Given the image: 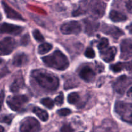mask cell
<instances>
[{
	"label": "cell",
	"instance_id": "cell-16",
	"mask_svg": "<svg viewBox=\"0 0 132 132\" xmlns=\"http://www.w3.org/2000/svg\"><path fill=\"white\" fill-rule=\"evenodd\" d=\"M2 6L4 9L5 14H6V17L10 19H18V20L24 21V19H23V17L20 15L18 12H17L15 10L10 8L7 4L4 1H2Z\"/></svg>",
	"mask_w": 132,
	"mask_h": 132
},
{
	"label": "cell",
	"instance_id": "cell-14",
	"mask_svg": "<svg viewBox=\"0 0 132 132\" xmlns=\"http://www.w3.org/2000/svg\"><path fill=\"white\" fill-rule=\"evenodd\" d=\"M79 76L82 79L86 82H90L95 80V73L94 71L88 66H85L79 72Z\"/></svg>",
	"mask_w": 132,
	"mask_h": 132
},
{
	"label": "cell",
	"instance_id": "cell-37",
	"mask_svg": "<svg viewBox=\"0 0 132 132\" xmlns=\"http://www.w3.org/2000/svg\"><path fill=\"white\" fill-rule=\"evenodd\" d=\"M127 95L130 97H132V87L130 88L127 92Z\"/></svg>",
	"mask_w": 132,
	"mask_h": 132
},
{
	"label": "cell",
	"instance_id": "cell-13",
	"mask_svg": "<svg viewBox=\"0 0 132 132\" xmlns=\"http://www.w3.org/2000/svg\"><path fill=\"white\" fill-rule=\"evenodd\" d=\"M101 31L106 34L110 35L115 39H118L124 34V32L120 28L112 25L103 24Z\"/></svg>",
	"mask_w": 132,
	"mask_h": 132
},
{
	"label": "cell",
	"instance_id": "cell-29",
	"mask_svg": "<svg viewBox=\"0 0 132 132\" xmlns=\"http://www.w3.org/2000/svg\"><path fill=\"white\" fill-rule=\"evenodd\" d=\"M63 101H64V95L63 93H61L55 99V103L57 106H61L63 104Z\"/></svg>",
	"mask_w": 132,
	"mask_h": 132
},
{
	"label": "cell",
	"instance_id": "cell-7",
	"mask_svg": "<svg viewBox=\"0 0 132 132\" xmlns=\"http://www.w3.org/2000/svg\"><path fill=\"white\" fill-rule=\"evenodd\" d=\"M81 24L76 21L67 22L61 27V32L63 34H78L81 32Z\"/></svg>",
	"mask_w": 132,
	"mask_h": 132
},
{
	"label": "cell",
	"instance_id": "cell-17",
	"mask_svg": "<svg viewBox=\"0 0 132 132\" xmlns=\"http://www.w3.org/2000/svg\"><path fill=\"white\" fill-rule=\"evenodd\" d=\"M28 62V57L24 53L18 54L14 57L12 60V64L15 67H22Z\"/></svg>",
	"mask_w": 132,
	"mask_h": 132
},
{
	"label": "cell",
	"instance_id": "cell-11",
	"mask_svg": "<svg viewBox=\"0 0 132 132\" xmlns=\"http://www.w3.org/2000/svg\"><path fill=\"white\" fill-rule=\"evenodd\" d=\"M130 83V80L126 76H122L117 79L113 85V88L118 94H123Z\"/></svg>",
	"mask_w": 132,
	"mask_h": 132
},
{
	"label": "cell",
	"instance_id": "cell-18",
	"mask_svg": "<svg viewBox=\"0 0 132 132\" xmlns=\"http://www.w3.org/2000/svg\"><path fill=\"white\" fill-rule=\"evenodd\" d=\"M110 18L111 20L114 22H121L126 21L127 17L125 14L117 11V10H112L110 13Z\"/></svg>",
	"mask_w": 132,
	"mask_h": 132
},
{
	"label": "cell",
	"instance_id": "cell-23",
	"mask_svg": "<svg viewBox=\"0 0 132 132\" xmlns=\"http://www.w3.org/2000/svg\"><path fill=\"white\" fill-rule=\"evenodd\" d=\"M125 68H126V63H117L115 64H112L110 67V69L116 73L121 72Z\"/></svg>",
	"mask_w": 132,
	"mask_h": 132
},
{
	"label": "cell",
	"instance_id": "cell-27",
	"mask_svg": "<svg viewBox=\"0 0 132 132\" xmlns=\"http://www.w3.org/2000/svg\"><path fill=\"white\" fill-rule=\"evenodd\" d=\"M33 36L35 39L37 40V41H43L44 40L43 36L41 34V32L38 30L36 29L33 31Z\"/></svg>",
	"mask_w": 132,
	"mask_h": 132
},
{
	"label": "cell",
	"instance_id": "cell-19",
	"mask_svg": "<svg viewBox=\"0 0 132 132\" xmlns=\"http://www.w3.org/2000/svg\"><path fill=\"white\" fill-rule=\"evenodd\" d=\"M24 86V82L23 79L22 77H18L16 79H15V81L13 82V83L10 86V91L12 92H17L20 89L23 88Z\"/></svg>",
	"mask_w": 132,
	"mask_h": 132
},
{
	"label": "cell",
	"instance_id": "cell-8",
	"mask_svg": "<svg viewBox=\"0 0 132 132\" xmlns=\"http://www.w3.org/2000/svg\"><path fill=\"white\" fill-rule=\"evenodd\" d=\"M15 40L11 37H6L0 41V55H6L10 54L15 47Z\"/></svg>",
	"mask_w": 132,
	"mask_h": 132
},
{
	"label": "cell",
	"instance_id": "cell-12",
	"mask_svg": "<svg viewBox=\"0 0 132 132\" xmlns=\"http://www.w3.org/2000/svg\"><path fill=\"white\" fill-rule=\"evenodd\" d=\"M23 28L19 26L9 24V23H3L0 25V33L11 34L13 35H18L21 33Z\"/></svg>",
	"mask_w": 132,
	"mask_h": 132
},
{
	"label": "cell",
	"instance_id": "cell-21",
	"mask_svg": "<svg viewBox=\"0 0 132 132\" xmlns=\"http://www.w3.org/2000/svg\"><path fill=\"white\" fill-rule=\"evenodd\" d=\"M52 48V45L48 43H45L40 45L38 48V53L39 54H45Z\"/></svg>",
	"mask_w": 132,
	"mask_h": 132
},
{
	"label": "cell",
	"instance_id": "cell-34",
	"mask_svg": "<svg viewBox=\"0 0 132 132\" xmlns=\"http://www.w3.org/2000/svg\"><path fill=\"white\" fill-rule=\"evenodd\" d=\"M4 98H5V93L3 91H1L0 92V111L1 110V107H2L3 103Z\"/></svg>",
	"mask_w": 132,
	"mask_h": 132
},
{
	"label": "cell",
	"instance_id": "cell-31",
	"mask_svg": "<svg viewBox=\"0 0 132 132\" xmlns=\"http://www.w3.org/2000/svg\"><path fill=\"white\" fill-rule=\"evenodd\" d=\"M30 41V37L29 35L28 34H25L21 39V45H23V46H27L28 43H29Z\"/></svg>",
	"mask_w": 132,
	"mask_h": 132
},
{
	"label": "cell",
	"instance_id": "cell-35",
	"mask_svg": "<svg viewBox=\"0 0 132 132\" xmlns=\"http://www.w3.org/2000/svg\"><path fill=\"white\" fill-rule=\"evenodd\" d=\"M126 68L128 71H129L130 73H132V61L126 63V68Z\"/></svg>",
	"mask_w": 132,
	"mask_h": 132
},
{
	"label": "cell",
	"instance_id": "cell-38",
	"mask_svg": "<svg viewBox=\"0 0 132 132\" xmlns=\"http://www.w3.org/2000/svg\"><path fill=\"white\" fill-rule=\"evenodd\" d=\"M4 131L3 127H2V126H0V132H1V131Z\"/></svg>",
	"mask_w": 132,
	"mask_h": 132
},
{
	"label": "cell",
	"instance_id": "cell-24",
	"mask_svg": "<svg viewBox=\"0 0 132 132\" xmlns=\"http://www.w3.org/2000/svg\"><path fill=\"white\" fill-rule=\"evenodd\" d=\"M13 118H14L13 115H4V116H1L0 117V122L10 125L12 121Z\"/></svg>",
	"mask_w": 132,
	"mask_h": 132
},
{
	"label": "cell",
	"instance_id": "cell-10",
	"mask_svg": "<svg viewBox=\"0 0 132 132\" xmlns=\"http://www.w3.org/2000/svg\"><path fill=\"white\" fill-rule=\"evenodd\" d=\"M121 58L128 59L132 57V40L126 39L122 41L121 45Z\"/></svg>",
	"mask_w": 132,
	"mask_h": 132
},
{
	"label": "cell",
	"instance_id": "cell-26",
	"mask_svg": "<svg viewBox=\"0 0 132 132\" xmlns=\"http://www.w3.org/2000/svg\"><path fill=\"white\" fill-rule=\"evenodd\" d=\"M108 44H109V42H108V40L106 38L101 39L99 45H98V48L100 50H104V49L108 47Z\"/></svg>",
	"mask_w": 132,
	"mask_h": 132
},
{
	"label": "cell",
	"instance_id": "cell-36",
	"mask_svg": "<svg viewBox=\"0 0 132 132\" xmlns=\"http://www.w3.org/2000/svg\"><path fill=\"white\" fill-rule=\"evenodd\" d=\"M126 28H127L128 30L129 31V32L132 34V23H131L130 25L127 26V27H126Z\"/></svg>",
	"mask_w": 132,
	"mask_h": 132
},
{
	"label": "cell",
	"instance_id": "cell-1",
	"mask_svg": "<svg viewBox=\"0 0 132 132\" xmlns=\"http://www.w3.org/2000/svg\"><path fill=\"white\" fill-rule=\"evenodd\" d=\"M106 5L101 0H85L80 4L77 9L72 12L73 16H79L89 14L92 17L99 18L104 15Z\"/></svg>",
	"mask_w": 132,
	"mask_h": 132
},
{
	"label": "cell",
	"instance_id": "cell-5",
	"mask_svg": "<svg viewBox=\"0 0 132 132\" xmlns=\"http://www.w3.org/2000/svg\"><path fill=\"white\" fill-rule=\"evenodd\" d=\"M28 101V98L24 95H14L8 97L6 103L9 108L14 111L19 112L22 110L24 104Z\"/></svg>",
	"mask_w": 132,
	"mask_h": 132
},
{
	"label": "cell",
	"instance_id": "cell-39",
	"mask_svg": "<svg viewBox=\"0 0 132 132\" xmlns=\"http://www.w3.org/2000/svg\"><path fill=\"white\" fill-rule=\"evenodd\" d=\"M3 62V59H0V64H1V63H2Z\"/></svg>",
	"mask_w": 132,
	"mask_h": 132
},
{
	"label": "cell",
	"instance_id": "cell-30",
	"mask_svg": "<svg viewBox=\"0 0 132 132\" xmlns=\"http://www.w3.org/2000/svg\"><path fill=\"white\" fill-rule=\"evenodd\" d=\"M71 110L68 108H63L57 111V113L61 116H67L71 113Z\"/></svg>",
	"mask_w": 132,
	"mask_h": 132
},
{
	"label": "cell",
	"instance_id": "cell-25",
	"mask_svg": "<svg viewBox=\"0 0 132 132\" xmlns=\"http://www.w3.org/2000/svg\"><path fill=\"white\" fill-rule=\"evenodd\" d=\"M41 103L43 105L47 107L49 109H52V108H54V103L50 98H45V99H43L41 101Z\"/></svg>",
	"mask_w": 132,
	"mask_h": 132
},
{
	"label": "cell",
	"instance_id": "cell-28",
	"mask_svg": "<svg viewBox=\"0 0 132 132\" xmlns=\"http://www.w3.org/2000/svg\"><path fill=\"white\" fill-rule=\"evenodd\" d=\"M85 55L88 58H94L95 56V53L92 48H88L85 51Z\"/></svg>",
	"mask_w": 132,
	"mask_h": 132
},
{
	"label": "cell",
	"instance_id": "cell-4",
	"mask_svg": "<svg viewBox=\"0 0 132 132\" xmlns=\"http://www.w3.org/2000/svg\"><path fill=\"white\" fill-rule=\"evenodd\" d=\"M115 110L123 121L132 124V104L118 101L116 104Z\"/></svg>",
	"mask_w": 132,
	"mask_h": 132
},
{
	"label": "cell",
	"instance_id": "cell-22",
	"mask_svg": "<svg viewBox=\"0 0 132 132\" xmlns=\"http://www.w3.org/2000/svg\"><path fill=\"white\" fill-rule=\"evenodd\" d=\"M80 99L79 95L76 92H72L68 96V101L70 104H75L78 103Z\"/></svg>",
	"mask_w": 132,
	"mask_h": 132
},
{
	"label": "cell",
	"instance_id": "cell-9",
	"mask_svg": "<svg viewBox=\"0 0 132 132\" xmlns=\"http://www.w3.org/2000/svg\"><path fill=\"white\" fill-rule=\"evenodd\" d=\"M85 32L89 36H92L96 32L99 27V23L94 17L88 18L84 20Z\"/></svg>",
	"mask_w": 132,
	"mask_h": 132
},
{
	"label": "cell",
	"instance_id": "cell-33",
	"mask_svg": "<svg viewBox=\"0 0 132 132\" xmlns=\"http://www.w3.org/2000/svg\"><path fill=\"white\" fill-rule=\"evenodd\" d=\"M126 6L130 12H132V0H128L126 2Z\"/></svg>",
	"mask_w": 132,
	"mask_h": 132
},
{
	"label": "cell",
	"instance_id": "cell-15",
	"mask_svg": "<svg viewBox=\"0 0 132 132\" xmlns=\"http://www.w3.org/2000/svg\"><path fill=\"white\" fill-rule=\"evenodd\" d=\"M117 54V48L116 47L108 48L106 50H101V57L102 59L107 63L112 61L114 59Z\"/></svg>",
	"mask_w": 132,
	"mask_h": 132
},
{
	"label": "cell",
	"instance_id": "cell-6",
	"mask_svg": "<svg viewBox=\"0 0 132 132\" xmlns=\"http://www.w3.org/2000/svg\"><path fill=\"white\" fill-rule=\"evenodd\" d=\"M41 130L39 123L34 117H28L22 121L20 131L22 132H36Z\"/></svg>",
	"mask_w": 132,
	"mask_h": 132
},
{
	"label": "cell",
	"instance_id": "cell-20",
	"mask_svg": "<svg viewBox=\"0 0 132 132\" xmlns=\"http://www.w3.org/2000/svg\"><path fill=\"white\" fill-rule=\"evenodd\" d=\"M33 112L43 122H46L48 119V113L41 108L34 107L33 108Z\"/></svg>",
	"mask_w": 132,
	"mask_h": 132
},
{
	"label": "cell",
	"instance_id": "cell-32",
	"mask_svg": "<svg viewBox=\"0 0 132 132\" xmlns=\"http://www.w3.org/2000/svg\"><path fill=\"white\" fill-rule=\"evenodd\" d=\"M61 131L63 132H71V131H73L74 130L72 129V128L71 127L70 125H64L63 127L61 128Z\"/></svg>",
	"mask_w": 132,
	"mask_h": 132
},
{
	"label": "cell",
	"instance_id": "cell-2",
	"mask_svg": "<svg viewBox=\"0 0 132 132\" xmlns=\"http://www.w3.org/2000/svg\"><path fill=\"white\" fill-rule=\"evenodd\" d=\"M32 77L41 87L49 91H54L59 87L57 77L45 70H35L32 72Z\"/></svg>",
	"mask_w": 132,
	"mask_h": 132
},
{
	"label": "cell",
	"instance_id": "cell-3",
	"mask_svg": "<svg viewBox=\"0 0 132 132\" xmlns=\"http://www.w3.org/2000/svg\"><path fill=\"white\" fill-rule=\"evenodd\" d=\"M42 60L48 67L59 70H64L69 66L68 58L59 50H56L50 55L43 57Z\"/></svg>",
	"mask_w": 132,
	"mask_h": 132
}]
</instances>
